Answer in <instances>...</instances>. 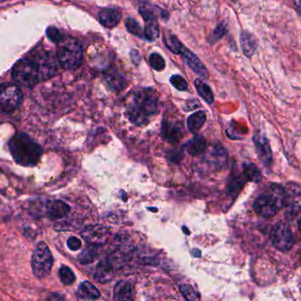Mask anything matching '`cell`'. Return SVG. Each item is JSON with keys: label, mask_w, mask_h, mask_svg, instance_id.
<instances>
[{"label": "cell", "mask_w": 301, "mask_h": 301, "mask_svg": "<svg viewBox=\"0 0 301 301\" xmlns=\"http://www.w3.org/2000/svg\"><path fill=\"white\" fill-rule=\"evenodd\" d=\"M159 110V95L153 88H137L126 103V114L131 122L144 126L150 122Z\"/></svg>", "instance_id": "6da1fadb"}, {"label": "cell", "mask_w": 301, "mask_h": 301, "mask_svg": "<svg viewBox=\"0 0 301 301\" xmlns=\"http://www.w3.org/2000/svg\"><path fill=\"white\" fill-rule=\"evenodd\" d=\"M8 147L14 161L24 167L35 166L42 158V147L27 133L15 134L9 140Z\"/></svg>", "instance_id": "7a4b0ae2"}, {"label": "cell", "mask_w": 301, "mask_h": 301, "mask_svg": "<svg viewBox=\"0 0 301 301\" xmlns=\"http://www.w3.org/2000/svg\"><path fill=\"white\" fill-rule=\"evenodd\" d=\"M285 191L284 187L272 184L268 188L266 193L256 198L254 203V209L261 217H275L279 210L284 207Z\"/></svg>", "instance_id": "3957f363"}, {"label": "cell", "mask_w": 301, "mask_h": 301, "mask_svg": "<svg viewBox=\"0 0 301 301\" xmlns=\"http://www.w3.org/2000/svg\"><path fill=\"white\" fill-rule=\"evenodd\" d=\"M82 47L76 39L67 36L58 42V60L66 70H74L81 63Z\"/></svg>", "instance_id": "277c9868"}, {"label": "cell", "mask_w": 301, "mask_h": 301, "mask_svg": "<svg viewBox=\"0 0 301 301\" xmlns=\"http://www.w3.org/2000/svg\"><path fill=\"white\" fill-rule=\"evenodd\" d=\"M139 13L145 21L144 28V37L148 42H154L158 40L160 35V28L158 23V17L167 21L168 20V12L163 10L160 7H157L152 4L144 3L139 7Z\"/></svg>", "instance_id": "5b68a950"}, {"label": "cell", "mask_w": 301, "mask_h": 301, "mask_svg": "<svg viewBox=\"0 0 301 301\" xmlns=\"http://www.w3.org/2000/svg\"><path fill=\"white\" fill-rule=\"evenodd\" d=\"M12 76L17 83L25 87H33L42 81L37 61L29 59L19 60L13 68Z\"/></svg>", "instance_id": "8992f818"}, {"label": "cell", "mask_w": 301, "mask_h": 301, "mask_svg": "<svg viewBox=\"0 0 301 301\" xmlns=\"http://www.w3.org/2000/svg\"><path fill=\"white\" fill-rule=\"evenodd\" d=\"M31 266L35 277L42 279L47 277L53 269V256L44 242H39L31 258Z\"/></svg>", "instance_id": "52a82bcc"}, {"label": "cell", "mask_w": 301, "mask_h": 301, "mask_svg": "<svg viewBox=\"0 0 301 301\" xmlns=\"http://www.w3.org/2000/svg\"><path fill=\"white\" fill-rule=\"evenodd\" d=\"M270 239L274 246L281 252L290 251L294 245V235L289 224L277 223L270 232Z\"/></svg>", "instance_id": "ba28073f"}, {"label": "cell", "mask_w": 301, "mask_h": 301, "mask_svg": "<svg viewBox=\"0 0 301 301\" xmlns=\"http://www.w3.org/2000/svg\"><path fill=\"white\" fill-rule=\"evenodd\" d=\"M22 102V93L17 85L3 83L0 85V111L13 112L17 110Z\"/></svg>", "instance_id": "9c48e42d"}, {"label": "cell", "mask_w": 301, "mask_h": 301, "mask_svg": "<svg viewBox=\"0 0 301 301\" xmlns=\"http://www.w3.org/2000/svg\"><path fill=\"white\" fill-rule=\"evenodd\" d=\"M185 134L182 120L165 118L162 123L161 135L164 140L171 144L178 143Z\"/></svg>", "instance_id": "30bf717a"}, {"label": "cell", "mask_w": 301, "mask_h": 301, "mask_svg": "<svg viewBox=\"0 0 301 301\" xmlns=\"http://www.w3.org/2000/svg\"><path fill=\"white\" fill-rule=\"evenodd\" d=\"M81 237L88 244L93 245H105L111 238V231L104 225L95 224L85 227L81 232Z\"/></svg>", "instance_id": "8fae6325"}, {"label": "cell", "mask_w": 301, "mask_h": 301, "mask_svg": "<svg viewBox=\"0 0 301 301\" xmlns=\"http://www.w3.org/2000/svg\"><path fill=\"white\" fill-rule=\"evenodd\" d=\"M285 191L284 206L286 208L288 217L294 218L300 210V189L297 184H291Z\"/></svg>", "instance_id": "7c38bea8"}, {"label": "cell", "mask_w": 301, "mask_h": 301, "mask_svg": "<svg viewBox=\"0 0 301 301\" xmlns=\"http://www.w3.org/2000/svg\"><path fill=\"white\" fill-rule=\"evenodd\" d=\"M118 264L119 263L112 255L102 259L95 269V280L99 283H106L112 280V277H114Z\"/></svg>", "instance_id": "4fadbf2b"}, {"label": "cell", "mask_w": 301, "mask_h": 301, "mask_svg": "<svg viewBox=\"0 0 301 301\" xmlns=\"http://www.w3.org/2000/svg\"><path fill=\"white\" fill-rule=\"evenodd\" d=\"M180 56H182L183 60L186 62V65L197 75H199L203 79L209 78L210 74H209V71L207 69V67L200 61V59L194 53H192L189 49L185 47L183 49L182 53H180Z\"/></svg>", "instance_id": "5bb4252c"}, {"label": "cell", "mask_w": 301, "mask_h": 301, "mask_svg": "<svg viewBox=\"0 0 301 301\" xmlns=\"http://www.w3.org/2000/svg\"><path fill=\"white\" fill-rule=\"evenodd\" d=\"M253 140L256 145V153L260 161L265 166H270L272 162V151L266 137L257 133Z\"/></svg>", "instance_id": "9a60e30c"}, {"label": "cell", "mask_w": 301, "mask_h": 301, "mask_svg": "<svg viewBox=\"0 0 301 301\" xmlns=\"http://www.w3.org/2000/svg\"><path fill=\"white\" fill-rule=\"evenodd\" d=\"M45 212L51 220H60L69 214L70 207L63 200H49L46 203Z\"/></svg>", "instance_id": "2e32d148"}, {"label": "cell", "mask_w": 301, "mask_h": 301, "mask_svg": "<svg viewBox=\"0 0 301 301\" xmlns=\"http://www.w3.org/2000/svg\"><path fill=\"white\" fill-rule=\"evenodd\" d=\"M99 21L105 28H113L119 25L122 14L118 8H105L99 12Z\"/></svg>", "instance_id": "e0dca14e"}, {"label": "cell", "mask_w": 301, "mask_h": 301, "mask_svg": "<svg viewBox=\"0 0 301 301\" xmlns=\"http://www.w3.org/2000/svg\"><path fill=\"white\" fill-rule=\"evenodd\" d=\"M133 292V285L130 281H119L116 284L113 290V298L116 300H132Z\"/></svg>", "instance_id": "ac0fdd59"}, {"label": "cell", "mask_w": 301, "mask_h": 301, "mask_svg": "<svg viewBox=\"0 0 301 301\" xmlns=\"http://www.w3.org/2000/svg\"><path fill=\"white\" fill-rule=\"evenodd\" d=\"M41 80H47L55 75L57 72V66L53 57L51 55H44L37 61Z\"/></svg>", "instance_id": "d6986e66"}, {"label": "cell", "mask_w": 301, "mask_h": 301, "mask_svg": "<svg viewBox=\"0 0 301 301\" xmlns=\"http://www.w3.org/2000/svg\"><path fill=\"white\" fill-rule=\"evenodd\" d=\"M240 47L244 55L251 58L258 49V42L250 32L243 31L240 35Z\"/></svg>", "instance_id": "ffe728a7"}, {"label": "cell", "mask_w": 301, "mask_h": 301, "mask_svg": "<svg viewBox=\"0 0 301 301\" xmlns=\"http://www.w3.org/2000/svg\"><path fill=\"white\" fill-rule=\"evenodd\" d=\"M105 80L107 81L109 86L114 91H121L126 88L127 82L126 78L116 69H111L105 74Z\"/></svg>", "instance_id": "44dd1931"}, {"label": "cell", "mask_w": 301, "mask_h": 301, "mask_svg": "<svg viewBox=\"0 0 301 301\" xmlns=\"http://www.w3.org/2000/svg\"><path fill=\"white\" fill-rule=\"evenodd\" d=\"M100 291L94 284L85 281L81 283L77 290L78 298L83 300H95L100 297Z\"/></svg>", "instance_id": "7402d4cb"}, {"label": "cell", "mask_w": 301, "mask_h": 301, "mask_svg": "<svg viewBox=\"0 0 301 301\" xmlns=\"http://www.w3.org/2000/svg\"><path fill=\"white\" fill-rule=\"evenodd\" d=\"M242 169H243V175L247 181L256 183V184L262 181L263 179L262 172L256 164L245 162L242 164Z\"/></svg>", "instance_id": "603a6c76"}, {"label": "cell", "mask_w": 301, "mask_h": 301, "mask_svg": "<svg viewBox=\"0 0 301 301\" xmlns=\"http://www.w3.org/2000/svg\"><path fill=\"white\" fill-rule=\"evenodd\" d=\"M206 140L203 135L197 134L186 144V149L191 156L196 157L206 149Z\"/></svg>", "instance_id": "cb8c5ba5"}, {"label": "cell", "mask_w": 301, "mask_h": 301, "mask_svg": "<svg viewBox=\"0 0 301 301\" xmlns=\"http://www.w3.org/2000/svg\"><path fill=\"white\" fill-rule=\"evenodd\" d=\"M207 121V116L205 112L203 111L194 112L192 115L188 117L186 120L187 129L191 133H195L204 126Z\"/></svg>", "instance_id": "d4e9b609"}, {"label": "cell", "mask_w": 301, "mask_h": 301, "mask_svg": "<svg viewBox=\"0 0 301 301\" xmlns=\"http://www.w3.org/2000/svg\"><path fill=\"white\" fill-rule=\"evenodd\" d=\"M163 41L165 42L166 48L170 52H172V53L177 54V55H180V53H182L183 49L186 47L182 42L179 41V38L176 35L170 32L165 31L164 36H163Z\"/></svg>", "instance_id": "484cf974"}, {"label": "cell", "mask_w": 301, "mask_h": 301, "mask_svg": "<svg viewBox=\"0 0 301 301\" xmlns=\"http://www.w3.org/2000/svg\"><path fill=\"white\" fill-rule=\"evenodd\" d=\"M194 87L196 89L198 95L206 102L209 105H212L214 103L213 92L211 90L210 86L203 82L200 79H195L194 81Z\"/></svg>", "instance_id": "4316f807"}, {"label": "cell", "mask_w": 301, "mask_h": 301, "mask_svg": "<svg viewBox=\"0 0 301 301\" xmlns=\"http://www.w3.org/2000/svg\"><path fill=\"white\" fill-rule=\"evenodd\" d=\"M126 28L130 34L135 35L139 38L145 39V37H144V29L135 19L127 18L126 20Z\"/></svg>", "instance_id": "83f0119b"}, {"label": "cell", "mask_w": 301, "mask_h": 301, "mask_svg": "<svg viewBox=\"0 0 301 301\" xmlns=\"http://www.w3.org/2000/svg\"><path fill=\"white\" fill-rule=\"evenodd\" d=\"M227 27L225 23H220L217 25V28H215L207 37V42L210 44H214L215 42H218L219 40L223 38L224 35L227 34Z\"/></svg>", "instance_id": "f1b7e54d"}, {"label": "cell", "mask_w": 301, "mask_h": 301, "mask_svg": "<svg viewBox=\"0 0 301 301\" xmlns=\"http://www.w3.org/2000/svg\"><path fill=\"white\" fill-rule=\"evenodd\" d=\"M97 257V250L95 246H88V248H85L81 255L78 257V261L81 264H88L95 261V258Z\"/></svg>", "instance_id": "f546056e"}, {"label": "cell", "mask_w": 301, "mask_h": 301, "mask_svg": "<svg viewBox=\"0 0 301 301\" xmlns=\"http://www.w3.org/2000/svg\"><path fill=\"white\" fill-rule=\"evenodd\" d=\"M148 63L151 68H153L157 72H162L165 69L166 63L163 56L159 53H152L148 57Z\"/></svg>", "instance_id": "4dcf8cb0"}, {"label": "cell", "mask_w": 301, "mask_h": 301, "mask_svg": "<svg viewBox=\"0 0 301 301\" xmlns=\"http://www.w3.org/2000/svg\"><path fill=\"white\" fill-rule=\"evenodd\" d=\"M226 155L227 152L224 148L219 146H215L210 151L209 157H210L211 162L217 165H223L224 162L226 161Z\"/></svg>", "instance_id": "1f68e13d"}, {"label": "cell", "mask_w": 301, "mask_h": 301, "mask_svg": "<svg viewBox=\"0 0 301 301\" xmlns=\"http://www.w3.org/2000/svg\"><path fill=\"white\" fill-rule=\"evenodd\" d=\"M59 277L65 285H71L75 282V275L69 267H61L59 270Z\"/></svg>", "instance_id": "d6a6232c"}, {"label": "cell", "mask_w": 301, "mask_h": 301, "mask_svg": "<svg viewBox=\"0 0 301 301\" xmlns=\"http://www.w3.org/2000/svg\"><path fill=\"white\" fill-rule=\"evenodd\" d=\"M245 180L244 177L241 175L235 176L232 177L227 186V191L229 193H238L239 190L242 189V187L245 185Z\"/></svg>", "instance_id": "836d02e7"}, {"label": "cell", "mask_w": 301, "mask_h": 301, "mask_svg": "<svg viewBox=\"0 0 301 301\" xmlns=\"http://www.w3.org/2000/svg\"><path fill=\"white\" fill-rule=\"evenodd\" d=\"M170 82L172 85V87L179 90V91H187L188 90V83L186 81V79L179 75V74H174L172 75L170 79Z\"/></svg>", "instance_id": "e575fe53"}, {"label": "cell", "mask_w": 301, "mask_h": 301, "mask_svg": "<svg viewBox=\"0 0 301 301\" xmlns=\"http://www.w3.org/2000/svg\"><path fill=\"white\" fill-rule=\"evenodd\" d=\"M179 289L183 296L188 300H197L200 298L199 292L190 284H182Z\"/></svg>", "instance_id": "d590c367"}, {"label": "cell", "mask_w": 301, "mask_h": 301, "mask_svg": "<svg viewBox=\"0 0 301 301\" xmlns=\"http://www.w3.org/2000/svg\"><path fill=\"white\" fill-rule=\"evenodd\" d=\"M46 34H47V36L49 37V39H51L53 42H57V43L60 42V40L63 37L60 30L58 28H54V27H49L48 29L46 30Z\"/></svg>", "instance_id": "8d00e7d4"}, {"label": "cell", "mask_w": 301, "mask_h": 301, "mask_svg": "<svg viewBox=\"0 0 301 301\" xmlns=\"http://www.w3.org/2000/svg\"><path fill=\"white\" fill-rule=\"evenodd\" d=\"M81 240L80 238L72 236L67 239V246L72 251H78L81 247Z\"/></svg>", "instance_id": "74e56055"}, {"label": "cell", "mask_w": 301, "mask_h": 301, "mask_svg": "<svg viewBox=\"0 0 301 301\" xmlns=\"http://www.w3.org/2000/svg\"><path fill=\"white\" fill-rule=\"evenodd\" d=\"M199 106H200V103L197 101L196 99H193V100H190L186 103L185 110H186V112H189L194 109L199 108Z\"/></svg>", "instance_id": "f35d334b"}, {"label": "cell", "mask_w": 301, "mask_h": 301, "mask_svg": "<svg viewBox=\"0 0 301 301\" xmlns=\"http://www.w3.org/2000/svg\"><path fill=\"white\" fill-rule=\"evenodd\" d=\"M130 56H131V60L133 61V64H135L136 66H138L140 63L141 58H140V54L138 51L132 49L131 53H130Z\"/></svg>", "instance_id": "ab89813d"}, {"label": "cell", "mask_w": 301, "mask_h": 301, "mask_svg": "<svg viewBox=\"0 0 301 301\" xmlns=\"http://www.w3.org/2000/svg\"><path fill=\"white\" fill-rule=\"evenodd\" d=\"M232 1H233V2H236V1H238V0H232Z\"/></svg>", "instance_id": "60d3db41"}, {"label": "cell", "mask_w": 301, "mask_h": 301, "mask_svg": "<svg viewBox=\"0 0 301 301\" xmlns=\"http://www.w3.org/2000/svg\"><path fill=\"white\" fill-rule=\"evenodd\" d=\"M0 1H4V0H0Z\"/></svg>", "instance_id": "b9f144b4"}]
</instances>
